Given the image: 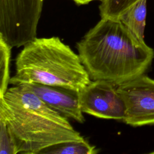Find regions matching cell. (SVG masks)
<instances>
[{
  "label": "cell",
  "instance_id": "52a82bcc",
  "mask_svg": "<svg viewBox=\"0 0 154 154\" xmlns=\"http://www.w3.org/2000/svg\"><path fill=\"white\" fill-rule=\"evenodd\" d=\"M22 85L53 109L79 123L85 122L81 109L78 91L60 86L42 84L35 82Z\"/></svg>",
  "mask_w": 154,
  "mask_h": 154
},
{
  "label": "cell",
  "instance_id": "5bb4252c",
  "mask_svg": "<svg viewBox=\"0 0 154 154\" xmlns=\"http://www.w3.org/2000/svg\"><path fill=\"white\" fill-rule=\"evenodd\" d=\"M150 154H154V151H153V152H150Z\"/></svg>",
  "mask_w": 154,
  "mask_h": 154
},
{
  "label": "cell",
  "instance_id": "4fadbf2b",
  "mask_svg": "<svg viewBox=\"0 0 154 154\" xmlns=\"http://www.w3.org/2000/svg\"><path fill=\"white\" fill-rule=\"evenodd\" d=\"M73 1L78 5H84V4H88L91 1H96V0H73ZM97 1H102V0H97Z\"/></svg>",
  "mask_w": 154,
  "mask_h": 154
},
{
  "label": "cell",
  "instance_id": "7a4b0ae2",
  "mask_svg": "<svg viewBox=\"0 0 154 154\" xmlns=\"http://www.w3.org/2000/svg\"><path fill=\"white\" fill-rule=\"evenodd\" d=\"M0 119L6 123L14 154H38L51 146L84 138L68 118L22 85L0 96Z\"/></svg>",
  "mask_w": 154,
  "mask_h": 154
},
{
  "label": "cell",
  "instance_id": "5b68a950",
  "mask_svg": "<svg viewBox=\"0 0 154 154\" xmlns=\"http://www.w3.org/2000/svg\"><path fill=\"white\" fill-rule=\"evenodd\" d=\"M125 106L123 122L133 127L154 125V79L143 74L117 86Z\"/></svg>",
  "mask_w": 154,
  "mask_h": 154
},
{
  "label": "cell",
  "instance_id": "8fae6325",
  "mask_svg": "<svg viewBox=\"0 0 154 154\" xmlns=\"http://www.w3.org/2000/svg\"><path fill=\"white\" fill-rule=\"evenodd\" d=\"M11 48L0 38V96L7 91L10 79V63Z\"/></svg>",
  "mask_w": 154,
  "mask_h": 154
},
{
  "label": "cell",
  "instance_id": "ba28073f",
  "mask_svg": "<svg viewBox=\"0 0 154 154\" xmlns=\"http://www.w3.org/2000/svg\"><path fill=\"white\" fill-rule=\"evenodd\" d=\"M146 15L147 0H140L122 13L118 20L138 40L144 42Z\"/></svg>",
  "mask_w": 154,
  "mask_h": 154
},
{
  "label": "cell",
  "instance_id": "8992f818",
  "mask_svg": "<svg viewBox=\"0 0 154 154\" xmlns=\"http://www.w3.org/2000/svg\"><path fill=\"white\" fill-rule=\"evenodd\" d=\"M79 103L82 112L94 117L123 121L124 102L117 86L104 81L95 80L78 91Z\"/></svg>",
  "mask_w": 154,
  "mask_h": 154
},
{
  "label": "cell",
  "instance_id": "9c48e42d",
  "mask_svg": "<svg viewBox=\"0 0 154 154\" xmlns=\"http://www.w3.org/2000/svg\"><path fill=\"white\" fill-rule=\"evenodd\" d=\"M99 149L90 144L85 138L79 141H72L58 144L48 147L40 153L49 154H96Z\"/></svg>",
  "mask_w": 154,
  "mask_h": 154
},
{
  "label": "cell",
  "instance_id": "30bf717a",
  "mask_svg": "<svg viewBox=\"0 0 154 154\" xmlns=\"http://www.w3.org/2000/svg\"><path fill=\"white\" fill-rule=\"evenodd\" d=\"M140 0H102L99 8L101 18L118 20L119 16Z\"/></svg>",
  "mask_w": 154,
  "mask_h": 154
},
{
  "label": "cell",
  "instance_id": "6da1fadb",
  "mask_svg": "<svg viewBox=\"0 0 154 154\" xmlns=\"http://www.w3.org/2000/svg\"><path fill=\"white\" fill-rule=\"evenodd\" d=\"M81 61L91 80L117 86L145 73L154 51L119 20L101 18L76 43Z\"/></svg>",
  "mask_w": 154,
  "mask_h": 154
},
{
  "label": "cell",
  "instance_id": "3957f363",
  "mask_svg": "<svg viewBox=\"0 0 154 154\" xmlns=\"http://www.w3.org/2000/svg\"><path fill=\"white\" fill-rule=\"evenodd\" d=\"M9 84L35 82L79 91L91 82L79 56L58 37H36L23 46Z\"/></svg>",
  "mask_w": 154,
  "mask_h": 154
},
{
  "label": "cell",
  "instance_id": "7c38bea8",
  "mask_svg": "<svg viewBox=\"0 0 154 154\" xmlns=\"http://www.w3.org/2000/svg\"><path fill=\"white\" fill-rule=\"evenodd\" d=\"M0 154H14L13 143L7 126L4 120L0 119Z\"/></svg>",
  "mask_w": 154,
  "mask_h": 154
},
{
  "label": "cell",
  "instance_id": "277c9868",
  "mask_svg": "<svg viewBox=\"0 0 154 154\" xmlns=\"http://www.w3.org/2000/svg\"><path fill=\"white\" fill-rule=\"evenodd\" d=\"M45 0H0V38L11 48L37 37Z\"/></svg>",
  "mask_w": 154,
  "mask_h": 154
}]
</instances>
